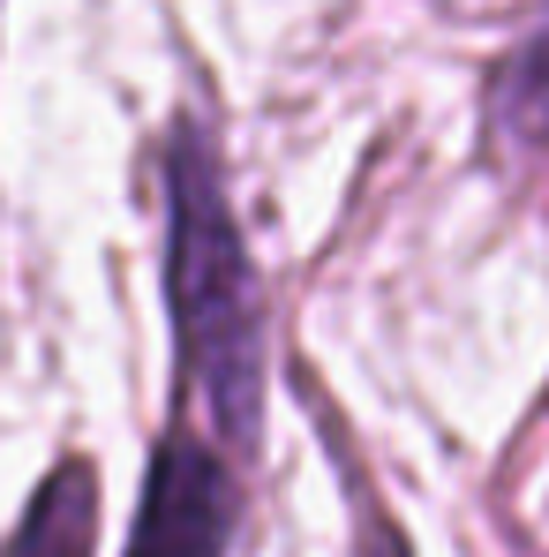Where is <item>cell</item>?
<instances>
[{"label":"cell","instance_id":"cell-1","mask_svg":"<svg viewBox=\"0 0 549 557\" xmlns=\"http://www.w3.org/2000/svg\"><path fill=\"white\" fill-rule=\"evenodd\" d=\"M159 294H166V414L203 422L234 460H264L272 414V294L257 272L226 144L196 98L159 121Z\"/></svg>","mask_w":549,"mask_h":557},{"label":"cell","instance_id":"cell-2","mask_svg":"<svg viewBox=\"0 0 549 557\" xmlns=\"http://www.w3.org/2000/svg\"><path fill=\"white\" fill-rule=\"evenodd\" d=\"M249 482L257 467L234 460L203 422L159 414L121 557H234L241 520H249Z\"/></svg>","mask_w":549,"mask_h":557},{"label":"cell","instance_id":"cell-3","mask_svg":"<svg viewBox=\"0 0 549 557\" xmlns=\"http://www.w3.org/2000/svg\"><path fill=\"white\" fill-rule=\"evenodd\" d=\"M482 136L497 159H549V0L520 23V38L497 53L482 84Z\"/></svg>","mask_w":549,"mask_h":557},{"label":"cell","instance_id":"cell-4","mask_svg":"<svg viewBox=\"0 0 549 557\" xmlns=\"http://www.w3.org/2000/svg\"><path fill=\"white\" fill-rule=\"evenodd\" d=\"M98 528H105V482H98L91 453H61L30 482L23 512L8 520L0 557H98Z\"/></svg>","mask_w":549,"mask_h":557},{"label":"cell","instance_id":"cell-5","mask_svg":"<svg viewBox=\"0 0 549 557\" xmlns=\"http://www.w3.org/2000/svg\"><path fill=\"white\" fill-rule=\"evenodd\" d=\"M309 399H316V422H324V453L339 467V482H347V512H354V557H414V535L399 528V512L384 505V490H376V474L369 460L354 453V430H347V414L309 384Z\"/></svg>","mask_w":549,"mask_h":557}]
</instances>
